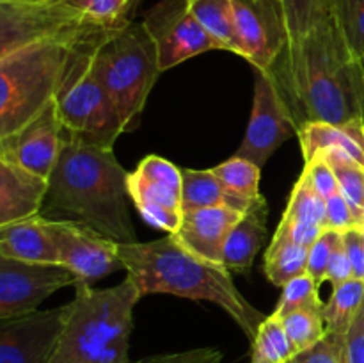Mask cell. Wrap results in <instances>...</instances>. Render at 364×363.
I'll return each instance as SVG.
<instances>
[{
	"mask_svg": "<svg viewBox=\"0 0 364 363\" xmlns=\"http://www.w3.org/2000/svg\"><path fill=\"white\" fill-rule=\"evenodd\" d=\"M279 230H283L288 237L291 238L297 244L306 246V248H311L313 244L316 242V238L322 235V231L326 228L322 226H313V224H299V223H290L287 219H281L279 223Z\"/></svg>",
	"mask_w": 364,
	"mask_h": 363,
	"instance_id": "obj_43",
	"label": "cell"
},
{
	"mask_svg": "<svg viewBox=\"0 0 364 363\" xmlns=\"http://www.w3.org/2000/svg\"><path fill=\"white\" fill-rule=\"evenodd\" d=\"M244 212L228 205L185 210L178 228V241L201 258L223 263L224 246Z\"/></svg>",
	"mask_w": 364,
	"mask_h": 363,
	"instance_id": "obj_17",
	"label": "cell"
},
{
	"mask_svg": "<svg viewBox=\"0 0 364 363\" xmlns=\"http://www.w3.org/2000/svg\"><path fill=\"white\" fill-rule=\"evenodd\" d=\"M331 14L354 56L364 64V0H331Z\"/></svg>",
	"mask_w": 364,
	"mask_h": 363,
	"instance_id": "obj_31",
	"label": "cell"
},
{
	"mask_svg": "<svg viewBox=\"0 0 364 363\" xmlns=\"http://www.w3.org/2000/svg\"><path fill=\"white\" fill-rule=\"evenodd\" d=\"M361 228H364V206H363V217H361Z\"/></svg>",
	"mask_w": 364,
	"mask_h": 363,
	"instance_id": "obj_45",
	"label": "cell"
},
{
	"mask_svg": "<svg viewBox=\"0 0 364 363\" xmlns=\"http://www.w3.org/2000/svg\"><path fill=\"white\" fill-rule=\"evenodd\" d=\"M267 71L297 132L309 123L364 120V64L347 45L333 14L288 41Z\"/></svg>",
	"mask_w": 364,
	"mask_h": 363,
	"instance_id": "obj_1",
	"label": "cell"
},
{
	"mask_svg": "<svg viewBox=\"0 0 364 363\" xmlns=\"http://www.w3.org/2000/svg\"><path fill=\"white\" fill-rule=\"evenodd\" d=\"M0 2H7V4H23V6H39V4L53 2V0H0Z\"/></svg>",
	"mask_w": 364,
	"mask_h": 363,
	"instance_id": "obj_44",
	"label": "cell"
},
{
	"mask_svg": "<svg viewBox=\"0 0 364 363\" xmlns=\"http://www.w3.org/2000/svg\"><path fill=\"white\" fill-rule=\"evenodd\" d=\"M297 134L287 103L281 98L274 77L267 70L255 68V98L245 137L237 157L263 167L270 157Z\"/></svg>",
	"mask_w": 364,
	"mask_h": 363,
	"instance_id": "obj_12",
	"label": "cell"
},
{
	"mask_svg": "<svg viewBox=\"0 0 364 363\" xmlns=\"http://www.w3.org/2000/svg\"><path fill=\"white\" fill-rule=\"evenodd\" d=\"M110 28L96 25L63 2L39 6L0 2V57L39 41H91Z\"/></svg>",
	"mask_w": 364,
	"mask_h": 363,
	"instance_id": "obj_8",
	"label": "cell"
},
{
	"mask_svg": "<svg viewBox=\"0 0 364 363\" xmlns=\"http://www.w3.org/2000/svg\"><path fill=\"white\" fill-rule=\"evenodd\" d=\"M63 139V123L55 98L34 120L13 134L0 137V160L48 180L60 155Z\"/></svg>",
	"mask_w": 364,
	"mask_h": 363,
	"instance_id": "obj_15",
	"label": "cell"
},
{
	"mask_svg": "<svg viewBox=\"0 0 364 363\" xmlns=\"http://www.w3.org/2000/svg\"><path fill=\"white\" fill-rule=\"evenodd\" d=\"M119 258L142 295L171 294L215 302L251 342L267 319L265 313L256 310L235 287L231 273L223 263L198 256L185 248L174 233L151 242L119 244Z\"/></svg>",
	"mask_w": 364,
	"mask_h": 363,
	"instance_id": "obj_3",
	"label": "cell"
},
{
	"mask_svg": "<svg viewBox=\"0 0 364 363\" xmlns=\"http://www.w3.org/2000/svg\"><path fill=\"white\" fill-rule=\"evenodd\" d=\"M364 302V280L350 278L340 285L333 287V295L326 302L323 319L327 331L336 335H345L350 327L352 320Z\"/></svg>",
	"mask_w": 364,
	"mask_h": 363,
	"instance_id": "obj_25",
	"label": "cell"
},
{
	"mask_svg": "<svg viewBox=\"0 0 364 363\" xmlns=\"http://www.w3.org/2000/svg\"><path fill=\"white\" fill-rule=\"evenodd\" d=\"M345 335L327 331L326 337L311 347L295 352L287 363H345L343 358Z\"/></svg>",
	"mask_w": 364,
	"mask_h": 363,
	"instance_id": "obj_35",
	"label": "cell"
},
{
	"mask_svg": "<svg viewBox=\"0 0 364 363\" xmlns=\"http://www.w3.org/2000/svg\"><path fill=\"white\" fill-rule=\"evenodd\" d=\"M92 68L112 100L123 132L137 128L149 93L162 73L144 21L128 20L110 28L92 52Z\"/></svg>",
	"mask_w": 364,
	"mask_h": 363,
	"instance_id": "obj_5",
	"label": "cell"
},
{
	"mask_svg": "<svg viewBox=\"0 0 364 363\" xmlns=\"http://www.w3.org/2000/svg\"><path fill=\"white\" fill-rule=\"evenodd\" d=\"M141 298L130 276L109 288L78 281L52 363H132L130 333Z\"/></svg>",
	"mask_w": 364,
	"mask_h": 363,
	"instance_id": "obj_4",
	"label": "cell"
},
{
	"mask_svg": "<svg viewBox=\"0 0 364 363\" xmlns=\"http://www.w3.org/2000/svg\"><path fill=\"white\" fill-rule=\"evenodd\" d=\"M304 162L326 149L343 152L364 167V120L343 125L309 123L297 132Z\"/></svg>",
	"mask_w": 364,
	"mask_h": 363,
	"instance_id": "obj_21",
	"label": "cell"
},
{
	"mask_svg": "<svg viewBox=\"0 0 364 363\" xmlns=\"http://www.w3.org/2000/svg\"><path fill=\"white\" fill-rule=\"evenodd\" d=\"M341 238H343V231L326 228L322 231V235L316 238L315 244L309 248L308 270L306 273L311 278H315L318 283L327 280V269H329L331 256H333L334 249L340 244Z\"/></svg>",
	"mask_w": 364,
	"mask_h": 363,
	"instance_id": "obj_36",
	"label": "cell"
},
{
	"mask_svg": "<svg viewBox=\"0 0 364 363\" xmlns=\"http://www.w3.org/2000/svg\"><path fill=\"white\" fill-rule=\"evenodd\" d=\"M142 21L155 43L162 71L210 50H220L196 20L188 0H159Z\"/></svg>",
	"mask_w": 364,
	"mask_h": 363,
	"instance_id": "obj_10",
	"label": "cell"
},
{
	"mask_svg": "<svg viewBox=\"0 0 364 363\" xmlns=\"http://www.w3.org/2000/svg\"><path fill=\"white\" fill-rule=\"evenodd\" d=\"M309 248L291 241L277 228L265 253V274L276 287H284L288 281L302 276L308 270Z\"/></svg>",
	"mask_w": 364,
	"mask_h": 363,
	"instance_id": "obj_23",
	"label": "cell"
},
{
	"mask_svg": "<svg viewBox=\"0 0 364 363\" xmlns=\"http://www.w3.org/2000/svg\"><path fill=\"white\" fill-rule=\"evenodd\" d=\"M318 285V281L309 276L308 273L288 281L283 287V294H281L272 315L283 319L284 315L297 312V310H323L326 302L320 299Z\"/></svg>",
	"mask_w": 364,
	"mask_h": 363,
	"instance_id": "obj_30",
	"label": "cell"
},
{
	"mask_svg": "<svg viewBox=\"0 0 364 363\" xmlns=\"http://www.w3.org/2000/svg\"><path fill=\"white\" fill-rule=\"evenodd\" d=\"M226 189V205L238 212H247L252 203L259 198V178L262 167L255 162L235 155L233 159L212 167Z\"/></svg>",
	"mask_w": 364,
	"mask_h": 363,
	"instance_id": "obj_22",
	"label": "cell"
},
{
	"mask_svg": "<svg viewBox=\"0 0 364 363\" xmlns=\"http://www.w3.org/2000/svg\"><path fill=\"white\" fill-rule=\"evenodd\" d=\"M53 2H59V0H53Z\"/></svg>",
	"mask_w": 364,
	"mask_h": 363,
	"instance_id": "obj_46",
	"label": "cell"
},
{
	"mask_svg": "<svg viewBox=\"0 0 364 363\" xmlns=\"http://www.w3.org/2000/svg\"><path fill=\"white\" fill-rule=\"evenodd\" d=\"M345 363H364V302L345 333Z\"/></svg>",
	"mask_w": 364,
	"mask_h": 363,
	"instance_id": "obj_40",
	"label": "cell"
},
{
	"mask_svg": "<svg viewBox=\"0 0 364 363\" xmlns=\"http://www.w3.org/2000/svg\"><path fill=\"white\" fill-rule=\"evenodd\" d=\"M240 57L270 70L290 41L281 0H233Z\"/></svg>",
	"mask_w": 364,
	"mask_h": 363,
	"instance_id": "obj_13",
	"label": "cell"
},
{
	"mask_svg": "<svg viewBox=\"0 0 364 363\" xmlns=\"http://www.w3.org/2000/svg\"><path fill=\"white\" fill-rule=\"evenodd\" d=\"M295 352L297 351L281 319L270 313L262 322L256 337L252 338L249 363H287Z\"/></svg>",
	"mask_w": 364,
	"mask_h": 363,
	"instance_id": "obj_27",
	"label": "cell"
},
{
	"mask_svg": "<svg viewBox=\"0 0 364 363\" xmlns=\"http://www.w3.org/2000/svg\"><path fill=\"white\" fill-rule=\"evenodd\" d=\"M183 210L226 205V189L212 169L181 167Z\"/></svg>",
	"mask_w": 364,
	"mask_h": 363,
	"instance_id": "obj_26",
	"label": "cell"
},
{
	"mask_svg": "<svg viewBox=\"0 0 364 363\" xmlns=\"http://www.w3.org/2000/svg\"><path fill=\"white\" fill-rule=\"evenodd\" d=\"M318 155H322L333 167L341 194L350 203L352 210L358 217V224L361 226L364 206V167L352 160L347 153L338 152V149H326V152H320Z\"/></svg>",
	"mask_w": 364,
	"mask_h": 363,
	"instance_id": "obj_28",
	"label": "cell"
},
{
	"mask_svg": "<svg viewBox=\"0 0 364 363\" xmlns=\"http://www.w3.org/2000/svg\"><path fill=\"white\" fill-rule=\"evenodd\" d=\"M350 278H354V273H352V263H350V260H348L347 249H345V244H343V238H341L340 244H338L336 249H334L333 256H331L326 281H331L334 287V285L343 283V281L350 280Z\"/></svg>",
	"mask_w": 364,
	"mask_h": 363,
	"instance_id": "obj_42",
	"label": "cell"
},
{
	"mask_svg": "<svg viewBox=\"0 0 364 363\" xmlns=\"http://www.w3.org/2000/svg\"><path fill=\"white\" fill-rule=\"evenodd\" d=\"M359 226L358 217L352 210L350 203L343 194L336 192L326 199V228L338 231H347L350 228Z\"/></svg>",
	"mask_w": 364,
	"mask_h": 363,
	"instance_id": "obj_38",
	"label": "cell"
},
{
	"mask_svg": "<svg viewBox=\"0 0 364 363\" xmlns=\"http://www.w3.org/2000/svg\"><path fill=\"white\" fill-rule=\"evenodd\" d=\"M73 46L39 41L0 57V137L34 120L57 98Z\"/></svg>",
	"mask_w": 364,
	"mask_h": 363,
	"instance_id": "obj_6",
	"label": "cell"
},
{
	"mask_svg": "<svg viewBox=\"0 0 364 363\" xmlns=\"http://www.w3.org/2000/svg\"><path fill=\"white\" fill-rule=\"evenodd\" d=\"M223 352L213 347L188 349L181 352H167V354L149 356V358L137 359L132 363H220Z\"/></svg>",
	"mask_w": 364,
	"mask_h": 363,
	"instance_id": "obj_39",
	"label": "cell"
},
{
	"mask_svg": "<svg viewBox=\"0 0 364 363\" xmlns=\"http://www.w3.org/2000/svg\"><path fill=\"white\" fill-rule=\"evenodd\" d=\"M78 276L63 263L23 262L0 256V320L38 310L45 299L64 287H75Z\"/></svg>",
	"mask_w": 364,
	"mask_h": 363,
	"instance_id": "obj_11",
	"label": "cell"
},
{
	"mask_svg": "<svg viewBox=\"0 0 364 363\" xmlns=\"http://www.w3.org/2000/svg\"><path fill=\"white\" fill-rule=\"evenodd\" d=\"M188 7L220 50L240 56L233 0H188Z\"/></svg>",
	"mask_w": 364,
	"mask_h": 363,
	"instance_id": "obj_24",
	"label": "cell"
},
{
	"mask_svg": "<svg viewBox=\"0 0 364 363\" xmlns=\"http://www.w3.org/2000/svg\"><path fill=\"white\" fill-rule=\"evenodd\" d=\"M68 305L0 320V363H52Z\"/></svg>",
	"mask_w": 364,
	"mask_h": 363,
	"instance_id": "obj_14",
	"label": "cell"
},
{
	"mask_svg": "<svg viewBox=\"0 0 364 363\" xmlns=\"http://www.w3.org/2000/svg\"><path fill=\"white\" fill-rule=\"evenodd\" d=\"M295 351L311 347L327 333L323 310H297L281 319Z\"/></svg>",
	"mask_w": 364,
	"mask_h": 363,
	"instance_id": "obj_32",
	"label": "cell"
},
{
	"mask_svg": "<svg viewBox=\"0 0 364 363\" xmlns=\"http://www.w3.org/2000/svg\"><path fill=\"white\" fill-rule=\"evenodd\" d=\"M0 256L23 262L60 263L53 221L41 214L0 226Z\"/></svg>",
	"mask_w": 364,
	"mask_h": 363,
	"instance_id": "obj_19",
	"label": "cell"
},
{
	"mask_svg": "<svg viewBox=\"0 0 364 363\" xmlns=\"http://www.w3.org/2000/svg\"><path fill=\"white\" fill-rule=\"evenodd\" d=\"M302 173L308 177L313 189H315L323 199L331 198L333 194L340 192V185H338L336 177H334L333 167L329 166V162H327L322 155H316L313 157L311 160H308V162L304 164Z\"/></svg>",
	"mask_w": 364,
	"mask_h": 363,
	"instance_id": "obj_37",
	"label": "cell"
},
{
	"mask_svg": "<svg viewBox=\"0 0 364 363\" xmlns=\"http://www.w3.org/2000/svg\"><path fill=\"white\" fill-rule=\"evenodd\" d=\"M267 221H269V206L265 198L259 196L235 224L224 246L223 265L230 273L247 274L251 270L252 262L269 235Z\"/></svg>",
	"mask_w": 364,
	"mask_h": 363,
	"instance_id": "obj_20",
	"label": "cell"
},
{
	"mask_svg": "<svg viewBox=\"0 0 364 363\" xmlns=\"http://www.w3.org/2000/svg\"><path fill=\"white\" fill-rule=\"evenodd\" d=\"M281 219L326 228V199L313 189L304 173H301L297 184L294 185L290 201Z\"/></svg>",
	"mask_w": 364,
	"mask_h": 363,
	"instance_id": "obj_29",
	"label": "cell"
},
{
	"mask_svg": "<svg viewBox=\"0 0 364 363\" xmlns=\"http://www.w3.org/2000/svg\"><path fill=\"white\" fill-rule=\"evenodd\" d=\"M59 262L73 270L78 280L92 283L123 269L119 244L84 224L53 221Z\"/></svg>",
	"mask_w": 364,
	"mask_h": 363,
	"instance_id": "obj_16",
	"label": "cell"
},
{
	"mask_svg": "<svg viewBox=\"0 0 364 363\" xmlns=\"http://www.w3.org/2000/svg\"><path fill=\"white\" fill-rule=\"evenodd\" d=\"M46 194V178L0 160V226L39 216Z\"/></svg>",
	"mask_w": 364,
	"mask_h": 363,
	"instance_id": "obj_18",
	"label": "cell"
},
{
	"mask_svg": "<svg viewBox=\"0 0 364 363\" xmlns=\"http://www.w3.org/2000/svg\"><path fill=\"white\" fill-rule=\"evenodd\" d=\"M343 244L352 263L354 278L364 280V228L354 226L343 231Z\"/></svg>",
	"mask_w": 364,
	"mask_h": 363,
	"instance_id": "obj_41",
	"label": "cell"
},
{
	"mask_svg": "<svg viewBox=\"0 0 364 363\" xmlns=\"http://www.w3.org/2000/svg\"><path fill=\"white\" fill-rule=\"evenodd\" d=\"M71 9L78 11L105 28H114L128 21V13L134 7L135 0H59Z\"/></svg>",
	"mask_w": 364,
	"mask_h": 363,
	"instance_id": "obj_34",
	"label": "cell"
},
{
	"mask_svg": "<svg viewBox=\"0 0 364 363\" xmlns=\"http://www.w3.org/2000/svg\"><path fill=\"white\" fill-rule=\"evenodd\" d=\"M128 174L114 148L63 139L41 216L84 224L117 242H137L128 212Z\"/></svg>",
	"mask_w": 364,
	"mask_h": 363,
	"instance_id": "obj_2",
	"label": "cell"
},
{
	"mask_svg": "<svg viewBox=\"0 0 364 363\" xmlns=\"http://www.w3.org/2000/svg\"><path fill=\"white\" fill-rule=\"evenodd\" d=\"M128 194L146 223L176 233L185 212L181 167L162 157H146L128 174Z\"/></svg>",
	"mask_w": 364,
	"mask_h": 363,
	"instance_id": "obj_9",
	"label": "cell"
},
{
	"mask_svg": "<svg viewBox=\"0 0 364 363\" xmlns=\"http://www.w3.org/2000/svg\"><path fill=\"white\" fill-rule=\"evenodd\" d=\"M103 36L73 46L57 93V107L64 139L114 148L116 139L124 132L112 100L92 68V52Z\"/></svg>",
	"mask_w": 364,
	"mask_h": 363,
	"instance_id": "obj_7",
	"label": "cell"
},
{
	"mask_svg": "<svg viewBox=\"0 0 364 363\" xmlns=\"http://www.w3.org/2000/svg\"><path fill=\"white\" fill-rule=\"evenodd\" d=\"M288 34L297 39L331 16V0H281Z\"/></svg>",
	"mask_w": 364,
	"mask_h": 363,
	"instance_id": "obj_33",
	"label": "cell"
}]
</instances>
